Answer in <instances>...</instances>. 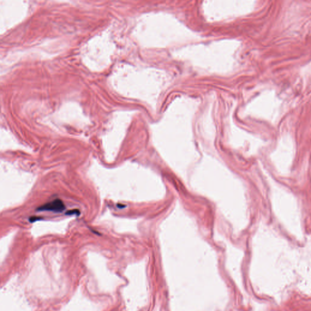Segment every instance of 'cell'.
Wrapping results in <instances>:
<instances>
[{"instance_id": "6da1fadb", "label": "cell", "mask_w": 311, "mask_h": 311, "mask_svg": "<svg viewBox=\"0 0 311 311\" xmlns=\"http://www.w3.org/2000/svg\"><path fill=\"white\" fill-rule=\"evenodd\" d=\"M66 210V205L64 202L60 199L46 202L38 207L36 209L37 212H51L55 213H60Z\"/></svg>"}, {"instance_id": "7a4b0ae2", "label": "cell", "mask_w": 311, "mask_h": 311, "mask_svg": "<svg viewBox=\"0 0 311 311\" xmlns=\"http://www.w3.org/2000/svg\"><path fill=\"white\" fill-rule=\"evenodd\" d=\"M66 215H74V214H75L76 216L78 217L80 214V212L79 210L78 209H74V210H69L68 212H67L66 213Z\"/></svg>"}, {"instance_id": "3957f363", "label": "cell", "mask_w": 311, "mask_h": 311, "mask_svg": "<svg viewBox=\"0 0 311 311\" xmlns=\"http://www.w3.org/2000/svg\"><path fill=\"white\" fill-rule=\"evenodd\" d=\"M41 219H43L42 218H40V217H30L29 219V221L30 222L32 223V222H36L37 221H39V220H41Z\"/></svg>"}]
</instances>
